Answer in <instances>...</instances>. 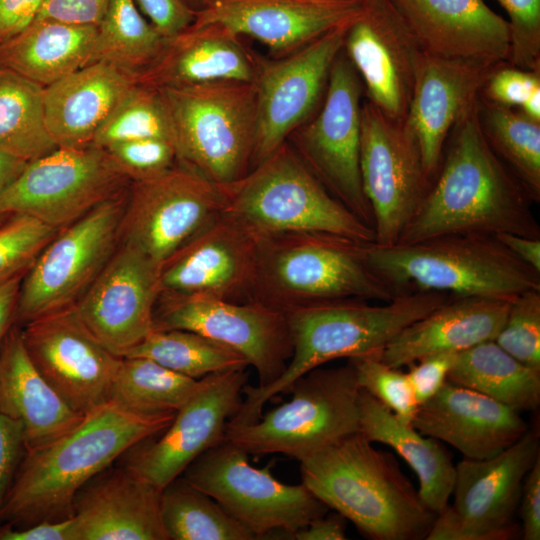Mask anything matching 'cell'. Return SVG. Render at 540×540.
<instances>
[{
    "label": "cell",
    "mask_w": 540,
    "mask_h": 540,
    "mask_svg": "<svg viewBox=\"0 0 540 540\" xmlns=\"http://www.w3.org/2000/svg\"><path fill=\"white\" fill-rule=\"evenodd\" d=\"M451 132L438 173L397 244L448 234L540 238L534 202L483 133L479 99Z\"/></svg>",
    "instance_id": "6da1fadb"
},
{
    "label": "cell",
    "mask_w": 540,
    "mask_h": 540,
    "mask_svg": "<svg viewBox=\"0 0 540 540\" xmlns=\"http://www.w3.org/2000/svg\"><path fill=\"white\" fill-rule=\"evenodd\" d=\"M175 414H139L108 401L58 439L26 450L1 525L24 528L72 517L78 491L133 446L161 433Z\"/></svg>",
    "instance_id": "7a4b0ae2"
},
{
    "label": "cell",
    "mask_w": 540,
    "mask_h": 540,
    "mask_svg": "<svg viewBox=\"0 0 540 540\" xmlns=\"http://www.w3.org/2000/svg\"><path fill=\"white\" fill-rule=\"evenodd\" d=\"M452 295L416 291L372 303L345 299L307 305L285 312L292 340V356L271 384H246L242 403L230 425L255 423L264 405L309 371L339 358L381 356L387 345L408 325L422 318Z\"/></svg>",
    "instance_id": "3957f363"
},
{
    "label": "cell",
    "mask_w": 540,
    "mask_h": 540,
    "mask_svg": "<svg viewBox=\"0 0 540 540\" xmlns=\"http://www.w3.org/2000/svg\"><path fill=\"white\" fill-rule=\"evenodd\" d=\"M302 483L372 540H422L436 514L393 454L357 432L300 461Z\"/></svg>",
    "instance_id": "277c9868"
},
{
    "label": "cell",
    "mask_w": 540,
    "mask_h": 540,
    "mask_svg": "<svg viewBox=\"0 0 540 540\" xmlns=\"http://www.w3.org/2000/svg\"><path fill=\"white\" fill-rule=\"evenodd\" d=\"M363 244L324 232L258 238L250 301L285 313L345 299L392 300L400 294L368 264Z\"/></svg>",
    "instance_id": "5b68a950"
},
{
    "label": "cell",
    "mask_w": 540,
    "mask_h": 540,
    "mask_svg": "<svg viewBox=\"0 0 540 540\" xmlns=\"http://www.w3.org/2000/svg\"><path fill=\"white\" fill-rule=\"evenodd\" d=\"M372 269L399 294L433 291L452 296L512 300L540 290V272L495 236L448 234L410 244H363Z\"/></svg>",
    "instance_id": "8992f818"
},
{
    "label": "cell",
    "mask_w": 540,
    "mask_h": 540,
    "mask_svg": "<svg viewBox=\"0 0 540 540\" xmlns=\"http://www.w3.org/2000/svg\"><path fill=\"white\" fill-rule=\"evenodd\" d=\"M223 213L257 239L324 232L374 242L373 228L342 205L286 141L237 182L223 186Z\"/></svg>",
    "instance_id": "52a82bcc"
},
{
    "label": "cell",
    "mask_w": 540,
    "mask_h": 540,
    "mask_svg": "<svg viewBox=\"0 0 540 540\" xmlns=\"http://www.w3.org/2000/svg\"><path fill=\"white\" fill-rule=\"evenodd\" d=\"M157 90L179 163L221 186L237 182L251 170L255 82L213 81Z\"/></svg>",
    "instance_id": "ba28073f"
},
{
    "label": "cell",
    "mask_w": 540,
    "mask_h": 540,
    "mask_svg": "<svg viewBox=\"0 0 540 540\" xmlns=\"http://www.w3.org/2000/svg\"><path fill=\"white\" fill-rule=\"evenodd\" d=\"M360 390L350 360L340 367H317L291 385L290 400L255 423H227L224 439L248 454L281 453L302 461L360 432Z\"/></svg>",
    "instance_id": "9c48e42d"
},
{
    "label": "cell",
    "mask_w": 540,
    "mask_h": 540,
    "mask_svg": "<svg viewBox=\"0 0 540 540\" xmlns=\"http://www.w3.org/2000/svg\"><path fill=\"white\" fill-rule=\"evenodd\" d=\"M217 501L256 539L273 532L293 535L330 510L303 483L289 485L248 453L223 439L195 459L181 475Z\"/></svg>",
    "instance_id": "30bf717a"
},
{
    "label": "cell",
    "mask_w": 540,
    "mask_h": 540,
    "mask_svg": "<svg viewBox=\"0 0 540 540\" xmlns=\"http://www.w3.org/2000/svg\"><path fill=\"white\" fill-rule=\"evenodd\" d=\"M128 187L60 229L21 281L15 323L19 326L73 306L119 244Z\"/></svg>",
    "instance_id": "8fae6325"
},
{
    "label": "cell",
    "mask_w": 540,
    "mask_h": 540,
    "mask_svg": "<svg viewBox=\"0 0 540 540\" xmlns=\"http://www.w3.org/2000/svg\"><path fill=\"white\" fill-rule=\"evenodd\" d=\"M224 206L223 186L177 162L156 178L130 182L119 243L161 268L211 225Z\"/></svg>",
    "instance_id": "7c38bea8"
},
{
    "label": "cell",
    "mask_w": 540,
    "mask_h": 540,
    "mask_svg": "<svg viewBox=\"0 0 540 540\" xmlns=\"http://www.w3.org/2000/svg\"><path fill=\"white\" fill-rule=\"evenodd\" d=\"M540 456L538 434L529 429L486 459L455 465L453 504L440 512L425 540H511L521 536L513 518L524 478Z\"/></svg>",
    "instance_id": "4fadbf2b"
},
{
    "label": "cell",
    "mask_w": 540,
    "mask_h": 540,
    "mask_svg": "<svg viewBox=\"0 0 540 540\" xmlns=\"http://www.w3.org/2000/svg\"><path fill=\"white\" fill-rule=\"evenodd\" d=\"M129 184L104 149L57 147L28 162L1 194L0 219L23 214L60 230Z\"/></svg>",
    "instance_id": "5bb4252c"
},
{
    "label": "cell",
    "mask_w": 540,
    "mask_h": 540,
    "mask_svg": "<svg viewBox=\"0 0 540 540\" xmlns=\"http://www.w3.org/2000/svg\"><path fill=\"white\" fill-rule=\"evenodd\" d=\"M342 52L332 65L321 109L294 130L287 142L326 189L373 228L360 173L362 86Z\"/></svg>",
    "instance_id": "9a60e30c"
},
{
    "label": "cell",
    "mask_w": 540,
    "mask_h": 540,
    "mask_svg": "<svg viewBox=\"0 0 540 540\" xmlns=\"http://www.w3.org/2000/svg\"><path fill=\"white\" fill-rule=\"evenodd\" d=\"M154 329L193 331L232 349L256 369L259 387L282 374L293 352L285 313L256 301L159 294Z\"/></svg>",
    "instance_id": "2e32d148"
},
{
    "label": "cell",
    "mask_w": 540,
    "mask_h": 540,
    "mask_svg": "<svg viewBox=\"0 0 540 540\" xmlns=\"http://www.w3.org/2000/svg\"><path fill=\"white\" fill-rule=\"evenodd\" d=\"M360 173L379 246L398 243L431 182L419 149L403 123L369 101L361 107Z\"/></svg>",
    "instance_id": "e0dca14e"
},
{
    "label": "cell",
    "mask_w": 540,
    "mask_h": 540,
    "mask_svg": "<svg viewBox=\"0 0 540 540\" xmlns=\"http://www.w3.org/2000/svg\"><path fill=\"white\" fill-rule=\"evenodd\" d=\"M20 327L32 363L72 409L86 415L110 401L121 357L96 338L74 305Z\"/></svg>",
    "instance_id": "ac0fdd59"
},
{
    "label": "cell",
    "mask_w": 540,
    "mask_h": 540,
    "mask_svg": "<svg viewBox=\"0 0 540 540\" xmlns=\"http://www.w3.org/2000/svg\"><path fill=\"white\" fill-rule=\"evenodd\" d=\"M350 24L333 29L288 55L275 60L259 59L254 81L256 131L251 169L309 120L326 89L332 65L343 51Z\"/></svg>",
    "instance_id": "d6986e66"
},
{
    "label": "cell",
    "mask_w": 540,
    "mask_h": 540,
    "mask_svg": "<svg viewBox=\"0 0 540 540\" xmlns=\"http://www.w3.org/2000/svg\"><path fill=\"white\" fill-rule=\"evenodd\" d=\"M246 384L245 370L202 378L198 390L157 439L147 438L123 454L127 456L123 467L162 489L224 439L227 422L239 409Z\"/></svg>",
    "instance_id": "ffe728a7"
},
{
    "label": "cell",
    "mask_w": 540,
    "mask_h": 540,
    "mask_svg": "<svg viewBox=\"0 0 540 540\" xmlns=\"http://www.w3.org/2000/svg\"><path fill=\"white\" fill-rule=\"evenodd\" d=\"M343 50L365 86L367 101L403 123L422 50L390 0H366L347 29Z\"/></svg>",
    "instance_id": "44dd1931"
},
{
    "label": "cell",
    "mask_w": 540,
    "mask_h": 540,
    "mask_svg": "<svg viewBox=\"0 0 540 540\" xmlns=\"http://www.w3.org/2000/svg\"><path fill=\"white\" fill-rule=\"evenodd\" d=\"M160 267L119 243L89 288L74 304L96 338L119 357L154 329Z\"/></svg>",
    "instance_id": "7402d4cb"
},
{
    "label": "cell",
    "mask_w": 540,
    "mask_h": 540,
    "mask_svg": "<svg viewBox=\"0 0 540 540\" xmlns=\"http://www.w3.org/2000/svg\"><path fill=\"white\" fill-rule=\"evenodd\" d=\"M257 238L222 213L160 268L159 294L250 301Z\"/></svg>",
    "instance_id": "603a6c76"
},
{
    "label": "cell",
    "mask_w": 540,
    "mask_h": 540,
    "mask_svg": "<svg viewBox=\"0 0 540 540\" xmlns=\"http://www.w3.org/2000/svg\"><path fill=\"white\" fill-rule=\"evenodd\" d=\"M501 65L443 58L423 51L420 54L403 124L419 149L431 183L440 168L449 133L477 102L487 79Z\"/></svg>",
    "instance_id": "cb8c5ba5"
},
{
    "label": "cell",
    "mask_w": 540,
    "mask_h": 540,
    "mask_svg": "<svg viewBox=\"0 0 540 540\" xmlns=\"http://www.w3.org/2000/svg\"><path fill=\"white\" fill-rule=\"evenodd\" d=\"M366 0H210L193 25L218 24L247 36L277 57L350 24Z\"/></svg>",
    "instance_id": "d4e9b609"
},
{
    "label": "cell",
    "mask_w": 540,
    "mask_h": 540,
    "mask_svg": "<svg viewBox=\"0 0 540 540\" xmlns=\"http://www.w3.org/2000/svg\"><path fill=\"white\" fill-rule=\"evenodd\" d=\"M390 1L423 52L491 65L509 61V24L483 0Z\"/></svg>",
    "instance_id": "484cf974"
},
{
    "label": "cell",
    "mask_w": 540,
    "mask_h": 540,
    "mask_svg": "<svg viewBox=\"0 0 540 540\" xmlns=\"http://www.w3.org/2000/svg\"><path fill=\"white\" fill-rule=\"evenodd\" d=\"M412 425L475 460L497 455L528 430L518 411L449 381L419 405Z\"/></svg>",
    "instance_id": "4316f807"
},
{
    "label": "cell",
    "mask_w": 540,
    "mask_h": 540,
    "mask_svg": "<svg viewBox=\"0 0 540 540\" xmlns=\"http://www.w3.org/2000/svg\"><path fill=\"white\" fill-rule=\"evenodd\" d=\"M161 490L125 467L106 468L76 494V540H169Z\"/></svg>",
    "instance_id": "83f0119b"
},
{
    "label": "cell",
    "mask_w": 540,
    "mask_h": 540,
    "mask_svg": "<svg viewBox=\"0 0 540 540\" xmlns=\"http://www.w3.org/2000/svg\"><path fill=\"white\" fill-rule=\"evenodd\" d=\"M259 59L240 36L218 24L191 25L167 40L158 59L136 82L155 89L213 81L254 82Z\"/></svg>",
    "instance_id": "f1b7e54d"
},
{
    "label": "cell",
    "mask_w": 540,
    "mask_h": 540,
    "mask_svg": "<svg viewBox=\"0 0 540 540\" xmlns=\"http://www.w3.org/2000/svg\"><path fill=\"white\" fill-rule=\"evenodd\" d=\"M511 300L451 296L446 302L404 328L383 350L381 359L394 368L409 366L432 354H457L494 340Z\"/></svg>",
    "instance_id": "f546056e"
},
{
    "label": "cell",
    "mask_w": 540,
    "mask_h": 540,
    "mask_svg": "<svg viewBox=\"0 0 540 540\" xmlns=\"http://www.w3.org/2000/svg\"><path fill=\"white\" fill-rule=\"evenodd\" d=\"M0 413L21 424L26 450L58 439L85 416L72 409L36 369L16 323L0 346Z\"/></svg>",
    "instance_id": "4dcf8cb0"
},
{
    "label": "cell",
    "mask_w": 540,
    "mask_h": 540,
    "mask_svg": "<svg viewBox=\"0 0 540 540\" xmlns=\"http://www.w3.org/2000/svg\"><path fill=\"white\" fill-rule=\"evenodd\" d=\"M135 82L111 64L95 61L45 87L44 120L55 145H91L100 126Z\"/></svg>",
    "instance_id": "1f68e13d"
},
{
    "label": "cell",
    "mask_w": 540,
    "mask_h": 540,
    "mask_svg": "<svg viewBox=\"0 0 540 540\" xmlns=\"http://www.w3.org/2000/svg\"><path fill=\"white\" fill-rule=\"evenodd\" d=\"M361 389V388H360ZM359 426L368 440L390 446L412 468L419 481L418 492L436 515L448 505L456 469L436 439L421 434L364 390L359 394Z\"/></svg>",
    "instance_id": "d6a6232c"
},
{
    "label": "cell",
    "mask_w": 540,
    "mask_h": 540,
    "mask_svg": "<svg viewBox=\"0 0 540 540\" xmlns=\"http://www.w3.org/2000/svg\"><path fill=\"white\" fill-rule=\"evenodd\" d=\"M97 26L35 18L0 44V66L47 87L93 62Z\"/></svg>",
    "instance_id": "836d02e7"
},
{
    "label": "cell",
    "mask_w": 540,
    "mask_h": 540,
    "mask_svg": "<svg viewBox=\"0 0 540 540\" xmlns=\"http://www.w3.org/2000/svg\"><path fill=\"white\" fill-rule=\"evenodd\" d=\"M447 381L518 412L536 410L540 403V372L516 360L494 340L457 353Z\"/></svg>",
    "instance_id": "e575fe53"
},
{
    "label": "cell",
    "mask_w": 540,
    "mask_h": 540,
    "mask_svg": "<svg viewBox=\"0 0 540 540\" xmlns=\"http://www.w3.org/2000/svg\"><path fill=\"white\" fill-rule=\"evenodd\" d=\"M167 40L134 0H109L97 25L93 62L109 63L136 80L158 59Z\"/></svg>",
    "instance_id": "d590c367"
},
{
    "label": "cell",
    "mask_w": 540,
    "mask_h": 540,
    "mask_svg": "<svg viewBox=\"0 0 540 540\" xmlns=\"http://www.w3.org/2000/svg\"><path fill=\"white\" fill-rule=\"evenodd\" d=\"M44 87L0 66V152L26 162L57 146L45 125Z\"/></svg>",
    "instance_id": "8d00e7d4"
},
{
    "label": "cell",
    "mask_w": 540,
    "mask_h": 540,
    "mask_svg": "<svg viewBox=\"0 0 540 540\" xmlns=\"http://www.w3.org/2000/svg\"><path fill=\"white\" fill-rule=\"evenodd\" d=\"M160 515L169 540H253L217 501L179 476L164 486Z\"/></svg>",
    "instance_id": "74e56055"
},
{
    "label": "cell",
    "mask_w": 540,
    "mask_h": 540,
    "mask_svg": "<svg viewBox=\"0 0 540 540\" xmlns=\"http://www.w3.org/2000/svg\"><path fill=\"white\" fill-rule=\"evenodd\" d=\"M200 380L145 357H121L110 401L145 415L176 413L198 390Z\"/></svg>",
    "instance_id": "f35d334b"
},
{
    "label": "cell",
    "mask_w": 540,
    "mask_h": 540,
    "mask_svg": "<svg viewBox=\"0 0 540 540\" xmlns=\"http://www.w3.org/2000/svg\"><path fill=\"white\" fill-rule=\"evenodd\" d=\"M483 133L534 203L540 201V122L512 107L479 98Z\"/></svg>",
    "instance_id": "ab89813d"
},
{
    "label": "cell",
    "mask_w": 540,
    "mask_h": 540,
    "mask_svg": "<svg viewBox=\"0 0 540 540\" xmlns=\"http://www.w3.org/2000/svg\"><path fill=\"white\" fill-rule=\"evenodd\" d=\"M125 356L151 359L195 380L213 373L245 370L249 366L246 359L232 349L183 329H153Z\"/></svg>",
    "instance_id": "60d3db41"
},
{
    "label": "cell",
    "mask_w": 540,
    "mask_h": 540,
    "mask_svg": "<svg viewBox=\"0 0 540 540\" xmlns=\"http://www.w3.org/2000/svg\"><path fill=\"white\" fill-rule=\"evenodd\" d=\"M146 138L173 142L172 128L159 91L135 82L100 126L91 145L104 149Z\"/></svg>",
    "instance_id": "b9f144b4"
},
{
    "label": "cell",
    "mask_w": 540,
    "mask_h": 540,
    "mask_svg": "<svg viewBox=\"0 0 540 540\" xmlns=\"http://www.w3.org/2000/svg\"><path fill=\"white\" fill-rule=\"evenodd\" d=\"M59 230L23 214L0 219V284L24 276Z\"/></svg>",
    "instance_id": "7bdbcfd3"
},
{
    "label": "cell",
    "mask_w": 540,
    "mask_h": 540,
    "mask_svg": "<svg viewBox=\"0 0 540 540\" xmlns=\"http://www.w3.org/2000/svg\"><path fill=\"white\" fill-rule=\"evenodd\" d=\"M494 341L519 362L540 372V290L514 297Z\"/></svg>",
    "instance_id": "ee69618b"
},
{
    "label": "cell",
    "mask_w": 540,
    "mask_h": 540,
    "mask_svg": "<svg viewBox=\"0 0 540 540\" xmlns=\"http://www.w3.org/2000/svg\"><path fill=\"white\" fill-rule=\"evenodd\" d=\"M360 388L391 410L400 420L412 424L419 403L407 373L382 361L381 356L349 359Z\"/></svg>",
    "instance_id": "f6af8a7d"
},
{
    "label": "cell",
    "mask_w": 540,
    "mask_h": 540,
    "mask_svg": "<svg viewBox=\"0 0 540 540\" xmlns=\"http://www.w3.org/2000/svg\"><path fill=\"white\" fill-rule=\"evenodd\" d=\"M104 150L130 182L156 178L178 162L173 142L160 138L118 142Z\"/></svg>",
    "instance_id": "bcb514c9"
},
{
    "label": "cell",
    "mask_w": 540,
    "mask_h": 540,
    "mask_svg": "<svg viewBox=\"0 0 540 540\" xmlns=\"http://www.w3.org/2000/svg\"><path fill=\"white\" fill-rule=\"evenodd\" d=\"M496 1L509 17V62L519 69L540 70V0Z\"/></svg>",
    "instance_id": "7dc6e473"
},
{
    "label": "cell",
    "mask_w": 540,
    "mask_h": 540,
    "mask_svg": "<svg viewBox=\"0 0 540 540\" xmlns=\"http://www.w3.org/2000/svg\"><path fill=\"white\" fill-rule=\"evenodd\" d=\"M505 64L495 69L481 91L482 97L503 106H521L540 86V70L529 71Z\"/></svg>",
    "instance_id": "c3c4849f"
},
{
    "label": "cell",
    "mask_w": 540,
    "mask_h": 540,
    "mask_svg": "<svg viewBox=\"0 0 540 540\" xmlns=\"http://www.w3.org/2000/svg\"><path fill=\"white\" fill-rule=\"evenodd\" d=\"M150 24L169 39L190 27L196 13L184 0H134Z\"/></svg>",
    "instance_id": "681fc988"
},
{
    "label": "cell",
    "mask_w": 540,
    "mask_h": 540,
    "mask_svg": "<svg viewBox=\"0 0 540 540\" xmlns=\"http://www.w3.org/2000/svg\"><path fill=\"white\" fill-rule=\"evenodd\" d=\"M455 356L454 353L432 354L408 366L407 376L419 405L433 397L447 381Z\"/></svg>",
    "instance_id": "f907efd6"
},
{
    "label": "cell",
    "mask_w": 540,
    "mask_h": 540,
    "mask_svg": "<svg viewBox=\"0 0 540 540\" xmlns=\"http://www.w3.org/2000/svg\"><path fill=\"white\" fill-rule=\"evenodd\" d=\"M25 452L21 424L0 413V514Z\"/></svg>",
    "instance_id": "816d5d0a"
},
{
    "label": "cell",
    "mask_w": 540,
    "mask_h": 540,
    "mask_svg": "<svg viewBox=\"0 0 540 540\" xmlns=\"http://www.w3.org/2000/svg\"><path fill=\"white\" fill-rule=\"evenodd\" d=\"M109 0H45L36 18L97 26Z\"/></svg>",
    "instance_id": "f5cc1de1"
},
{
    "label": "cell",
    "mask_w": 540,
    "mask_h": 540,
    "mask_svg": "<svg viewBox=\"0 0 540 540\" xmlns=\"http://www.w3.org/2000/svg\"><path fill=\"white\" fill-rule=\"evenodd\" d=\"M518 509L524 540L540 539V456L524 478Z\"/></svg>",
    "instance_id": "db71d44e"
},
{
    "label": "cell",
    "mask_w": 540,
    "mask_h": 540,
    "mask_svg": "<svg viewBox=\"0 0 540 540\" xmlns=\"http://www.w3.org/2000/svg\"><path fill=\"white\" fill-rule=\"evenodd\" d=\"M0 540H76L75 520L41 521L24 528L2 524Z\"/></svg>",
    "instance_id": "11a10c76"
},
{
    "label": "cell",
    "mask_w": 540,
    "mask_h": 540,
    "mask_svg": "<svg viewBox=\"0 0 540 540\" xmlns=\"http://www.w3.org/2000/svg\"><path fill=\"white\" fill-rule=\"evenodd\" d=\"M45 0H0V44L26 28Z\"/></svg>",
    "instance_id": "9f6ffc18"
},
{
    "label": "cell",
    "mask_w": 540,
    "mask_h": 540,
    "mask_svg": "<svg viewBox=\"0 0 540 540\" xmlns=\"http://www.w3.org/2000/svg\"><path fill=\"white\" fill-rule=\"evenodd\" d=\"M346 519L339 513L324 514L310 521L292 536L297 540H344Z\"/></svg>",
    "instance_id": "6f0895ef"
},
{
    "label": "cell",
    "mask_w": 540,
    "mask_h": 540,
    "mask_svg": "<svg viewBox=\"0 0 540 540\" xmlns=\"http://www.w3.org/2000/svg\"><path fill=\"white\" fill-rule=\"evenodd\" d=\"M495 237L519 260L540 272V238L513 233H499Z\"/></svg>",
    "instance_id": "680465c9"
},
{
    "label": "cell",
    "mask_w": 540,
    "mask_h": 540,
    "mask_svg": "<svg viewBox=\"0 0 540 540\" xmlns=\"http://www.w3.org/2000/svg\"><path fill=\"white\" fill-rule=\"evenodd\" d=\"M23 277H15L0 284V346L9 329L15 324L18 295Z\"/></svg>",
    "instance_id": "91938a15"
},
{
    "label": "cell",
    "mask_w": 540,
    "mask_h": 540,
    "mask_svg": "<svg viewBox=\"0 0 540 540\" xmlns=\"http://www.w3.org/2000/svg\"><path fill=\"white\" fill-rule=\"evenodd\" d=\"M28 162L0 152V196L19 176Z\"/></svg>",
    "instance_id": "94428289"
},
{
    "label": "cell",
    "mask_w": 540,
    "mask_h": 540,
    "mask_svg": "<svg viewBox=\"0 0 540 540\" xmlns=\"http://www.w3.org/2000/svg\"><path fill=\"white\" fill-rule=\"evenodd\" d=\"M520 107L524 115L534 121L540 122V86L531 92Z\"/></svg>",
    "instance_id": "6125c7cd"
},
{
    "label": "cell",
    "mask_w": 540,
    "mask_h": 540,
    "mask_svg": "<svg viewBox=\"0 0 540 540\" xmlns=\"http://www.w3.org/2000/svg\"><path fill=\"white\" fill-rule=\"evenodd\" d=\"M186 4L195 12H199L206 7L210 0H184Z\"/></svg>",
    "instance_id": "be15d7a7"
}]
</instances>
